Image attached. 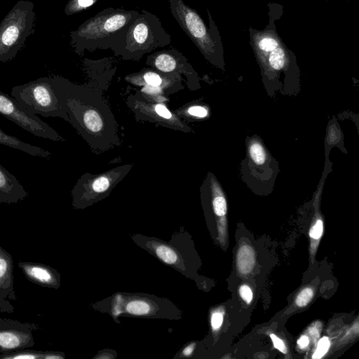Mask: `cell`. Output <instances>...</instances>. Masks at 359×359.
I'll list each match as a JSON object with an SVG mask.
<instances>
[{
	"label": "cell",
	"mask_w": 359,
	"mask_h": 359,
	"mask_svg": "<svg viewBox=\"0 0 359 359\" xmlns=\"http://www.w3.org/2000/svg\"><path fill=\"white\" fill-rule=\"evenodd\" d=\"M53 79L69 122L93 148L104 150L118 144L116 121L100 93L60 76H53Z\"/></svg>",
	"instance_id": "obj_1"
},
{
	"label": "cell",
	"mask_w": 359,
	"mask_h": 359,
	"mask_svg": "<svg viewBox=\"0 0 359 359\" xmlns=\"http://www.w3.org/2000/svg\"><path fill=\"white\" fill-rule=\"evenodd\" d=\"M139 15L136 11L108 9L89 19L71 32V45L77 54L96 49L113 50Z\"/></svg>",
	"instance_id": "obj_2"
},
{
	"label": "cell",
	"mask_w": 359,
	"mask_h": 359,
	"mask_svg": "<svg viewBox=\"0 0 359 359\" xmlns=\"http://www.w3.org/2000/svg\"><path fill=\"white\" fill-rule=\"evenodd\" d=\"M170 42L171 37L158 18L144 10L129 26L113 51L124 60H139L156 48L169 45Z\"/></svg>",
	"instance_id": "obj_3"
},
{
	"label": "cell",
	"mask_w": 359,
	"mask_h": 359,
	"mask_svg": "<svg viewBox=\"0 0 359 359\" xmlns=\"http://www.w3.org/2000/svg\"><path fill=\"white\" fill-rule=\"evenodd\" d=\"M172 15L190 40L211 63L223 60L224 49L220 32L208 10L210 27L206 26L197 11L183 0H169Z\"/></svg>",
	"instance_id": "obj_4"
},
{
	"label": "cell",
	"mask_w": 359,
	"mask_h": 359,
	"mask_svg": "<svg viewBox=\"0 0 359 359\" xmlns=\"http://www.w3.org/2000/svg\"><path fill=\"white\" fill-rule=\"evenodd\" d=\"M35 4L19 0L0 23V63L14 59L35 32Z\"/></svg>",
	"instance_id": "obj_5"
},
{
	"label": "cell",
	"mask_w": 359,
	"mask_h": 359,
	"mask_svg": "<svg viewBox=\"0 0 359 359\" xmlns=\"http://www.w3.org/2000/svg\"><path fill=\"white\" fill-rule=\"evenodd\" d=\"M11 96L34 115L60 118L69 122V117L57 97L53 77L39 78L11 89Z\"/></svg>",
	"instance_id": "obj_6"
},
{
	"label": "cell",
	"mask_w": 359,
	"mask_h": 359,
	"mask_svg": "<svg viewBox=\"0 0 359 359\" xmlns=\"http://www.w3.org/2000/svg\"><path fill=\"white\" fill-rule=\"evenodd\" d=\"M0 115L37 137L63 141L62 136L37 115L27 112L15 98L0 92Z\"/></svg>",
	"instance_id": "obj_7"
},
{
	"label": "cell",
	"mask_w": 359,
	"mask_h": 359,
	"mask_svg": "<svg viewBox=\"0 0 359 359\" xmlns=\"http://www.w3.org/2000/svg\"><path fill=\"white\" fill-rule=\"evenodd\" d=\"M131 168V165H125L100 175H83L72 190L74 204H79L82 201L90 199V198L94 199L98 195L109 192L125 175L127 174Z\"/></svg>",
	"instance_id": "obj_8"
},
{
	"label": "cell",
	"mask_w": 359,
	"mask_h": 359,
	"mask_svg": "<svg viewBox=\"0 0 359 359\" xmlns=\"http://www.w3.org/2000/svg\"><path fill=\"white\" fill-rule=\"evenodd\" d=\"M147 64L162 72L185 74L188 73L189 66L186 58L176 50L159 51L151 55L147 58Z\"/></svg>",
	"instance_id": "obj_9"
},
{
	"label": "cell",
	"mask_w": 359,
	"mask_h": 359,
	"mask_svg": "<svg viewBox=\"0 0 359 359\" xmlns=\"http://www.w3.org/2000/svg\"><path fill=\"white\" fill-rule=\"evenodd\" d=\"M27 195L19 180L0 165V202L17 203Z\"/></svg>",
	"instance_id": "obj_10"
},
{
	"label": "cell",
	"mask_w": 359,
	"mask_h": 359,
	"mask_svg": "<svg viewBox=\"0 0 359 359\" xmlns=\"http://www.w3.org/2000/svg\"><path fill=\"white\" fill-rule=\"evenodd\" d=\"M19 267L31 282L44 287H56L59 281L51 268L37 263H19Z\"/></svg>",
	"instance_id": "obj_11"
},
{
	"label": "cell",
	"mask_w": 359,
	"mask_h": 359,
	"mask_svg": "<svg viewBox=\"0 0 359 359\" xmlns=\"http://www.w3.org/2000/svg\"><path fill=\"white\" fill-rule=\"evenodd\" d=\"M211 188L213 191V208L215 215L220 219L218 222V232L221 242L226 241L227 228H226V215H227V201L223 193L221 191L218 185L215 180H211Z\"/></svg>",
	"instance_id": "obj_12"
},
{
	"label": "cell",
	"mask_w": 359,
	"mask_h": 359,
	"mask_svg": "<svg viewBox=\"0 0 359 359\" xmlns=\"http://www.w3.org/2000/svg\"><path fill=\"white\" fill-rule=\"evenodd\" d=\"M292 55L293 53L287 48L284 42H282L272 51L256 57L263 63H267L273 71H280L287 67Z\"/></svg>",
	"instance_id": "obj_13"
},
{
	"label": "cell",
	"mask_w": 359,
	"mask_h": 359,
	"mask_svg": "<svg viewBox=\"0 0 359 359\" xmlns=\"http://www.w3.org/2000/svg\"><path fill=\"white\" fill-rule=\"evenodd\" d=\"M0 144H3L11 148L19 149L33 157L48 158L51 154L47 149L23 142L17 138L6 134L1 128H0Z\"/></svg>",
	"instance_id": "obj_14"
},
{
	"label": "cell",
	"mask_w": 359,
	"mask_h": 359,
	"mask_svg": "<svg viewBox=\"0 0 359 359\" xmlns=\"http://www.w3.org/2000/svg\"><path fill=\"white\" fill-rule=\"evenodd\" d=\"M32 343V336L18 331H0V349L14 351L24 348Z\"/></svg>",
	"instance_id": "obj_15"
},
{
	"label": "cell",
	"mask_w": 359,
	"mask_h": 359,
	"mask_svg": "<svg viewBox=\"0 0 359 359\" xmlns=\"http://www.w3.org/2000/svg\"><path fill=\"white\" fill-rule=\"evenodd\" d=\"M256 264L254 250L250 245L243 244L239 248L237 256V269L240 274L248 275Z\"/></svg>",
	"instance_id": "obj_16"
},
{
	"label": "cell",
	"mask_w": 359,
	"mask_h": 359,
	"mask_svg": "<svg viewBox=\"0 0 359 359\" xmlns=\"http://www.w3.org/2000/svg\"><path fill=\"white\" fill-rule=\"evenodd\" d=\"M12 259L0 248V288L5 290L12 287Z\"/></svg>",
	"instance_id": "obj_17"
},
{
	"label": "cell",
	"mask_w": 359,
	"mask_h": 359,
	"mask_svg": "<svg viewBox=\"0 0 359 359\" xmlns=\"http://www.w3.org/2000/svg\"><path fill=\"white\" fill-rule=\"evenodd\" d=\"M155 252L157 256L167 264H174L178 262V256L169 247L159 245L156 247Z\"/></svg>",
	"instance_id": "obj_18"
},
{
	"label": "cell",
	"mask_w": 359,
	"mask_h": 359,
	"mask_svg": "<svg viewBox=\"0 0 359 359\" xmlns=\"http://www.w3.org/2000/svg\"><path fill=\"white\" fill-rule=\"evenodd\" d=\"M95 2V0H70L65 8L66 15L71 16L90 7Z\"/></svg>",
	"instance_id": "obj_19"
},
{
	"label": "cell",
	"mask_w": 359,
	"mask_h": 359,
	"mask_svg": "<svg viewBox=\"0 0 359 359\" xmlns=\"http://www.w3.org/2000/svg\"><path fill=\"white\" fill-rule=\"evenodd\" d=\"M128 313L134 315H145L150 311L151 307L147 302L144 300H133L126 305Z\"/></svg>",
	"instance_id": "obj_20"
},
{
	"label": "cell",
	"mask_w": 359,
	"mask_h": 359,
	"mask_svg": "<svg viewBox=\"0 0 359 359\" xmlns=\"http://www.w3.org/2000/svg\"><path fill=\"white\" fill-rule=\"evenodd\" d=\"M45 352H34V351H21L12 352L0 357L4 359H44Z\"/></svg>",
	"instance_id": "obj_21"
},
{
	"label": "cell",
	"mask_w": 359,
	"mask_h": 359,
	"mask_svg": "<svg viewBox=\"0 0 359 359\" xmlns=\"http://www.w3.org/2000/svg\"><path fill=\"white\" fill-rule=\"evenodd\" d=\"M249 152L252 159L256 165H262L265 162V151L260 143L253 142L250 146Z\"/></svg>",
	"instance_id": "obj_22"
},
{
	"label": "cell",
	"mask_w": 359,
	"mask_h": 359,
	"mask_svg": "<svg viewBox=\"0 0 359 359\" xmlns=\"http://www.w3.org/2000/svg\"><path fill=\"white\" fill-rule=\"evenodd\" d=\"M323 233V222L321 219H318L315 222L314 225L311 227L310 229V237L311 239V248H312V252L316 251V248H317L318 242L322 237Z\"/></svg>",
	"instance_id": "obj_23"
},
{
	"label": "cell",
	"mask_w": 359,
	"mask_h": 359,
	"mask_svg": "<svg viewBox=\"0 0 359 359\" xmlns=\"http://www.w3.org/2000/svg\"><path fill=\"white\" fill-rule=\"evenodd\" d=\"M141 79L144 81L145 85L152 86V87H159L163 88L165 82L164 78L158 73L154 71H147L144 74H141Z\"/></svg>",
	"instance_id": "obj_24"
},
{
	"label": "cell",
	"mask_w": 359,
	"mask_h": 359,
	"mask_svg": "<svg viewBox=\"0 0 359 359\" xmlns=\"http://www.w3.org/2000/svg\"><path fill=\"white\" fill-rule=\"evenodd\" d=\"M313 295L314 292L311 287H305L297 295L295 304L299 308H305L312 300Z\"/></svg>",
	"instance_id": "obj_25"
},
{
	"label": "cell",
	"mask_w": 359,
	"mask_h": 359,
	"mask_svg": "<svg viewBox=\"0 0 359 359\" xmlns=\"http://www.w3.org/2000/svg\"><path fill=\"white\" fill-rule=\"evenodd\" d=\"M330 346H331V342H330L329 337H323L318 342L317 347L313 354L312 358L315 359L322 358L329 350Z\"/></svg>",
	"instance_id": "obj_26"
},
{
	"label": "cell",
	"mask_w": 359,
	"mask_h": 359,
	"mask_svg": "<svg viewBox=\"0 0 359 359\" xmlns=\"http://www.w3.org/2000/svg\"><path fill=\"white\" fill-rule=\"evenodd\" d=\"M239 295L241 298L243 299V301L246 302L247 304L251 303L253 298V293L252 291L251 287L247 285H243L240 287Z\"/></svg>",
	"instance_id": "obj_27"
},
{
	"label": "cell",
	"mask_w": 359,
	"mask_h": 359,
	"mask_svg": "<svg viewBox=\"0 0 359 359\" xmlns=\"http://www.w3.org/2000/svg\"><path fill=\"white\" fill-rule=\"evenodd\" d=\"M223 322V314L220 311H215L211 316V326L214 331H218Z\"/></svg>",
	"instance_id": "obj_28"
},
{
	"label": "cell",
	"mask_w": 359,
	"mask_h": 359,
	"mask_svg": "<svg viewBox=\"0 0 359 359\" xmlns=\"http://www.w3.org/2000/svg\"><path fill=\"white\" fill-rule=\"evenodd\" d=\"M188 113L191 116L199 118H204L208 115L207 110L201 106L190 107L188 110Z\"/></svg>",
	"instance_id": "obj_29"
},
{
	"label": "cell",
	"mask_w": 359,
	"mask_h": 359,
	"mask_svg": "<svg viewBox=\"0 0 359 359\" xmlns=\"http://www.w3.org/2000/svg\"><path fill=\"white\" fill-rule=\"evenodd\" d=\"M271 339H272L273 344H274V347L278 350L280 351L284 354H287V346L284 344V341L282 339L278 337L277 335L274 334L270 335Z\"/></svg>",
	"instance_id": "obj_30"
},
{
	"label": "cell",
	"mask_w": 359,
	"mask_h": 359,
	"mask_svg": "<svg viewBox=\"0 0 359 359\" xmlns=\"http://www.w3.org/2000/svg\"><path fill=\"white\" fill-rule=\"evenodd\" d=\"M142 92L147 95L151 96H160V94H163L162 87H152V86L145 85L142 89Z\"/></svg>",
	"instance_id": "obj_31"
},
{
	"label": "cell",
	"mask_w": 359,
	"mask_h": 359,
	"mask_svg": "<svg viewBox=\"0 0 359 359\" xmlns=\"http://www.w3.org/2000/svg\"><path fill=\"white\" fill-rule=\"evenodd\" d=\"M309 331H310V335L312 337L313 340H315V339L318 338L320 333H321L319 332V331H321L319 325H313V326H311V327L310 328Z\"/></svg>",
	"instance_id": "obj_32"
},
{
	"label": "cell",
	"mask_w": 359,
	"mask_h": 359,
	"mask_svg": "<svg viewBox=\"0 0 359 359\" xmlns=\"http://www.w3.org/2000/svg\"><path fill=\"white\" fill-rule=\"evenodd\" d=\"M297 342H298V346L300 348L305 349L308 347L309 344H310V339H309L308 336L303 335L301 336V337L298 339Z\"/></svg>",
	"instance_id": "obj_33"
},
{
	"label": "cell",
	"mask_w": 359,
	"mask_h": 359,
	"mask_svg": "<svg viewBox=\"0 0 359 359\" xmlns=\"http://www.w3.org/2000/svg\"><path fill=\"white\" fill-rule=\"evenodd\" d=\"M64 357H62L61 354L53 353V352H45V359H61Z\"/></svg>",
	"instance_id": "obj_34"
},
{
	"label": "cell",
	"mask_w": 359,
	"mask_h": 359,
	"mask_svg": "<svg viewBox=\"0 0 359 359\" xmlns=\"http://www.w3.org/2000/svg\"><path fill=\"white\" fill-rule=\"evenodd\" d=\"M194 344H190V346H188V347H186V348L184 349V351H183V355L185 356V357H188V356L191 355V353H192L193 352V351H194Z\"/></svg>",
	"instance_id": "obj_35"
}]
</instances>
